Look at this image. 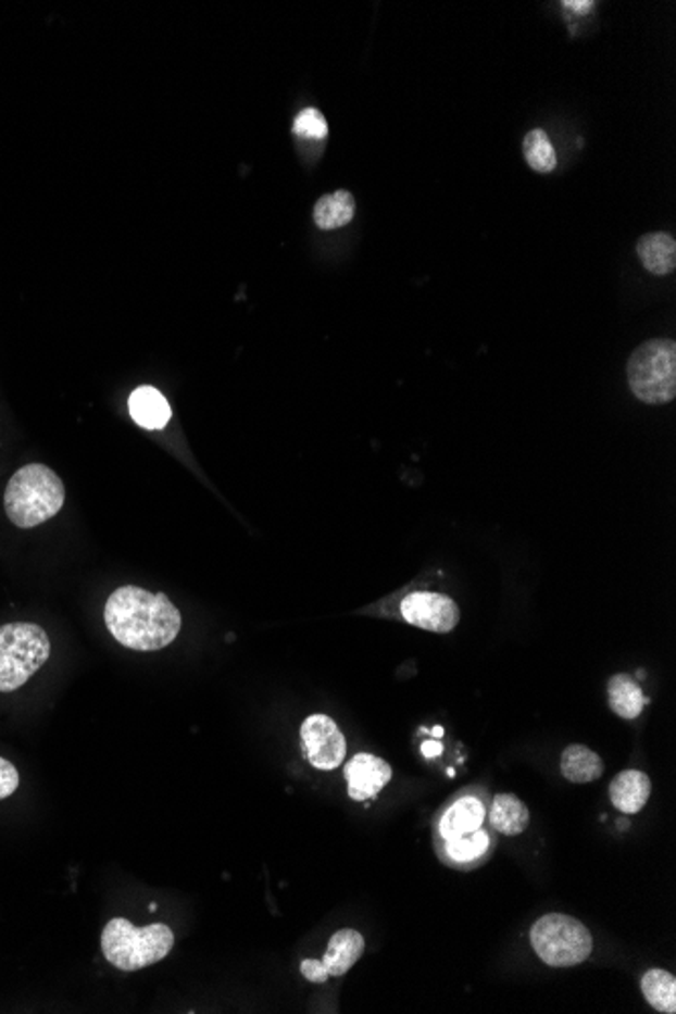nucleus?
<instances>
[{"label": "nucleus", "mask_w": 676, "mask_h": 1014, "mask_svg": "<svg viewBox=\"0 0 676 1014\" xmlns=\"http://www.w3.org/2000/svg\"><path fill=\"white\" fill-rule=\"evenodd\" d=\"M103 622L122 647L154 652L175 642L180 633V612L164 593L136 586L114 589L103 608Z\"/></svg>", "instance_id": "nucleus-1"}, {"label": "nucleus", "mask_w": 676, "mask_h": 1014, "mask_svg": "<svg viewBox=\"0 0 676 1014\" xmlns=\"http://www.w3.org/2000/svg\"><path fill=\"white\" fill-rule=\"evenodd\" d=\"M65 486L45 464H27L16 471L4 490V511L18 529H33L60 513Z\"/></svg>", "instance_id": "nucleus-2"}, {"label": "nucleus", "mask_w": 676, "mask_h": 1014, "mask_svg": "<svg viewBox=\"0 0 676 1014\" xmlns=\"http://www.w3.org/2000/svg\"><path fill=\"white\" fill-rule=\"evenodd\" d=\"M173 946L175 936L164 924L136 927L124 917H114L103 927V955L122 972L142 971L161 962L162 957L171 954Z\"/></svg>", "instance_id": "nucleus-3"}, {"label": "nucleus", "mask_w": 676, "mask_h": 1014, "mask_svg": "<svg viewBox=\"0 0 676 1014\" xmlns=\"http://www.w3.org/2000/svg\"><path fill=\"white\" fill-rule=\"evenodd\" d=\"M628 383L634 396L648 405L671 403L676 396V342L652 338L628 359Z\"/></svg>", "instance_id": "nucleus-4"}, {"label": "nucleus", "mask_w": 676, "mask_h": 1014, "mask_svg": "<svg viewBox=\"0 0 676 1014\" xmlns=\"http://www.w3.org/2000/svg\"><path fill=\"white\" fill-rule=\"evenodd\" d=\"M49 654L51 642L41 626L30 622L0 626V692L21 689L49 661Z\"/></svg>", "instance_id": "nucleus-5"}, {"label": "nucleus", "mask_w": 676, "mask_h": 1014, "mask_svg": "<svg viewBox=\"0 0 676 1014\" xmlns=\"http://www.w3.org/2000/svg\"><path fill=\"white\" fill-rule=\"evenodd\" d=\"M535 954L551 968H572L584 964L593 950L588 927L565 913H547L530 927Z\"/></svg>", "instance_id": "nucleus-6"}, {"label": "nucleus", "mask_w": 676, "mask_h": 1014, "mask_svg": "<svg viewBox=\"0 0 676 1014\" xmlns=\"http://www.w3.org/2000/svg\"><path fill=\"white\" fill-rule=\"evenodd\" d=\"M490 792L485 786H471L452 796L436 814L434 838L450 840V838L472 835L483 828L488 818L490 806Z\"/></svg>", "instance_id": "nucleus-7"}, {"label": "nucleus", "mask_w": 676, "mask_h": 1014, "mask_svg": "<svg viewBox=\"0 0 676 1014\" xmlns=\"http://www.w3.org/2000/svg\"><path fill=\"white\" fill-rule=\"evenodd\" d=\"M405 624L427 633H452L460 622L458 603L440 591H412L399 603Z\"/></svg>", "instance_id": "nucleus-8"}, {"label": "nucleus", "mask_w": 676, "mask_h": 1014, "mask_svg": "<svg viewBox=\"0 0 676 1014\" xmlns=\"http://www.w3.org/2000/svg\"><path fill=\"white\" fill-rule=\"evenodd\" d=\"M302 750L309 764L316 769L330 772L345 762L347 739L338 729L337 723L328 715H310L300 727Z\"/></svg>", "instance_id": "nucleus-9"}, {"label": "nucleus", "mask_w": 676, "mask_h": 1014, "mask_svg": "<svg viewBox=\"0 0 676 1014\" xmlns=\"http://www.w3.org/2000/svg\"><path fill=\"white\" fill-rule=\"evenodd\" d=\"M436 854L446 867L456 868V871H474L483 867L497 849V833L485 824L472 835L464 837L450 838L441 840L434 838Z\"/></svg>", "instance_id": "nucleus-10"}, {"label": "nucleus", "mask_w": 676, "mask_h": 1014, "mask_svg": "<svg viewBox=\"0 0 676 1014\" xmlns=\"http://www.w3.org/2000/svg\"><path fill=\"white\" fill-rule=\"evenodd\" d=\"M393 778V767L373 753H356L345 765L347 792L354 802H367L377 798L383 788Z\"/></svg>", "instance_id": "nucleus-11"}, {"label": "nucleus", "mask_w": 676, "mask_h": 1014, "mask_svg": "<svg viewBox=\"0 0 676 1014\" xmlns=\"http://www.w3.org/2000/svg\"><path fill=\"white\" fill-rule=\"evenodd\" d=\"M652 794V781L640 769H624L610 784V800L622 814H638Z\"/></svg>", "instance_id": "nucleus-12"}, {"label": "nucleus", "mask_w": 676, "mask_h": 1014, "mask_svg": "<svg viewBox=\"0 0 676 1014\" xmlns=\"http://www.w3.org/2000/svg\"><path fill=\"white\" fill-rule=\"evenodd\" d=\"M488 826L504 837H516L527 830L530 823L527 804L515 794H499L490 798L488 806Z\"/></svg>", "instance_id": "nucleus-13"}, {"label": "nucleus", "mask_w": 676, "mask_h": 1014, "mask_svg": "<svg viewBox=\"0 0 676 1014\" xmlns=\"http://www.w3.org/2000/svg\"><path fill=\"white\" fill-rule=\"evenodd\" d=\"M363 952H365V938L356 929H338L328 941V948L321 964L328 974V978L345 976L361 960Z\"/></svg>", "instance_id": "nucleus-14"}, {"label": "nucleus", "mask_w": 676, "mask_h": 1014, "mask_svg": "<svg viewBox=\"0 0 676 1014\" xmlns=\"http://www.w3.org/2000/svg\"><path fill=\"white\" fill-rule=\"evenodd\" d=\"M608 703L617 717L633 721L642 715L648 697L633 675L619 673L608 680Z\"/></svg>", "instance_id": "nucleus-15"}, {"label": "nucleus", "mask_w": 676, "mask_h": 1014, "mask_svg": "<svg viewBox=\"0 0 676 1014\" xmlns=\"http://www.w3.org/2000/svg\"><path fill=\"white\" fill-rule=\"evenodd\" d=\"M128 410H130L134 422L140 427H147V429H161L171 422V415H173L166 398L162 396L159 389H154L150 385L138 387L134 391L130 401H128Z\"/></svg>", "instance_id": "nucleus-16"}, {"label": "nucleus", "mask_w": 676, "mask_h": 1014, "mask_svg": "<svg viewBox=\"0 0 676 1014\" xmlns=\"http://www.w3.org/2000/svg\"><path fill=\"white\" fill-rule=\"evenodd\" d=\"M642 265L654 276H668L676 267V241L671 234H647L636 243Z\"/></svg>", "instance_id": "nucleus-17"}, {"label": "nucleus", "mask_w": 676, "mask_h": 1014, "mask_svg": "<svg viewBox=\"0 0 676 1014\" xmlns=\"http://www.w3.org/2000/svg\"><path fill=\"white\" fill-rule=\"evenodd\" d=\"M356 211V201L353 192L335 191L330 195H323L316 205H314V223L323 231H333L349 225Z\"/></svg>", "instance_id": "nucleus-18"}, {"label": "nucleus", "mask_w": 676, "mask_h": 1014, "mask_svg": "<svg viewBox=\"0 0 676 1014\" xmlns=\"http://www.w3.org/2000/svg\"><path fill=\"white\" fill-rule=\"evenodd\" d=\"M561 774L572 784L596 781L602 778V758L586 746H569L561 753Z\"/></svg>", "instance_id": "nucleus-19"}, {"label": "nucleus", "mask_w": 676, "mask_h": 1014, "mask_svg": "<svg viewBox=\"0 0 676 1014\" xmlns=\"http://www.w3.org/2000/svg\"><path fill=\"white\" fill-rule=\"evenodd\" d=\"M642 994L648 1004L656 1013L675 1014L676 1013V978L675 974L662 971V968H652L644 972L640 980Z\"/></svg>", "instance_id": "nucleus-20"}, {"label": "nucleus", "mask_w": 676, "mask_h": 1014, "mask_svg": "<svg viewBox=\"0 0 676 1014\" xmlns=\"http://www.w3.org/2000/svg\"><path fill=\"white\" fill-rule=\"evenodd\" d=\"M523 154H525V161L529 164L530 168L535 173H541V175H547V173H553L555 166H558V154H555V148L551 145L549 136L541 128H535L530 130L525 140H523Z\"/></svg>", "instance_id": "nucleus-21"}, {"label": "nucleus", "mask_w": 676, "mask_h": 1014, "mask_svg": "<svg viewBox=\"0 0 676 1014\" xmlns=\"http://www.w3.org/2000/svg\"><path fill=\"white\" fill-rule=\"evenodd\" d=\"M292 133L298 138H309V140H324L328 136V122L324 118L323 112L316 108H304L292 124Z\"/></svg>", "instance_id": "nucleus-22"}, {"label": "nucleus", "mask_w": 676, "mask_h": 1014, "mask_svg": "<svg viewBox=\"0 0 676 1014\" xmlns=\"http://www.w3.org/2000/svg\"><path fill=\"white\" fill-rule=\"evenodd\" d=\"M18 788V772L15 765L0 758V800L9 798Z\"/></svg>", "instance_id": "nucleus-23"}, {"label": "nucleus", "mask_w": 676, "mask_h": 1014, "mask_svg": "<svg viewBox=\"0 0 676 1014\" xmlns=\"http://www.w3.org/2000/svg\"><path fill=\"white\" fill-rule=\"evenodd\" d=\"M300 972L312 985H324L328 980V974L324 971L321 960H302Z\"/></svg>", "instance_id": "nucleus-24"}, {"label": "nucleus", "mask_w": 676, "mask_h": 1014, "mask_svg": "<svg viewBox=\"0 0 676 1014\" xmlns=\"http://www.w3.org/2000/svg\"><path fill=\"white\" fill-rule=\"evenodd\" d=\"M563 7H565L567 11H574V13H577V15H584V13H589V11H591L593 2H577V0H569V2H563Z\"/></svg>", "instance_id": "nucleus-25"}, {"label": "nucleus", "mask_w": 676, "mask_h": 1014, "mask_svg": "<svg viewBox=\"0 0 676 1014\" xmlns=\"http://www.w3.org/2000/svg\"><path fill=\"white\" fill-rule=\"evenodd\" d=\"M440 753L441 746L438 741H426V743L422 746V755H424L426 760H434V758H438Z\"/></svg>", "instance_id": "nucleus-26"}]
</instances>
